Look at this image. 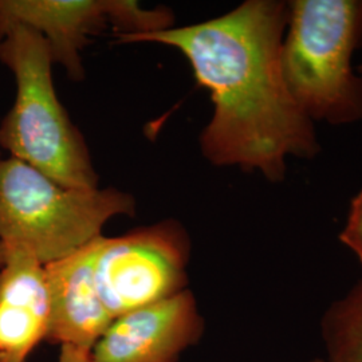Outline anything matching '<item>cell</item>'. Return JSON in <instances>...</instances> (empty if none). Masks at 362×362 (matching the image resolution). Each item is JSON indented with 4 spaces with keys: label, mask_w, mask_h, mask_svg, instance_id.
Returning <instances> with one entry per match:
<instances>
[{
    "label": "cell",
    "mask_w": 362,
    "mask_h": 362,
    "mask_svg": "<svg viewBox=\"0 0 362 362\" xmlns=\"http://www.w3.org/2000/svg\"><path fill=\"white\" fill-rule=\"evenodd\" d=\"M203 333L204 320L187 288L115 318L93 345L89 362H179Z\"/></svg>",
    "instance_id": "7"
},
{
    "label": "cell",
    "mask_w": 362,
    "mask_h": 362,
    "mask_svg": "<svg viewBox=\"0 0 362 362\" xmlns=\"http://www.w3.org/2000/svg\"><path fill=\"white\" fill-rule=\"evenodd\" d=\"M357 73H358V76L362 78V65H360L358 67H357Z\"/></svg>",
    "instance_id": "15"
},
{
    "label": "cell",
    "mask_w": 362,
    "mask_h": 362,
    "mask_svg": "<svg viewBox=\"0 0 362 362\" xmlns=\"http://www.w3.org/2000/svg\"><path fill=\"white\" fill-rule=\"evenodd\" d=\"M339 240L357 257L362 266V189L350 202L349 214L339 233Z\"/></svg>",
    "instance_id": "11"
},
{
    "label": "cell",
    "mask_w": 362,
    "mask_h": 362,
    "mask_svg": "<svg viewBox=\"0 0 362 362\" xmlns=\"http://www.w3.org/2000/svg\"><path fill=\"white\" fill-rule=\"evenodd\" d=\"M136 200L116 188H76L52 180L19 158H0V242L25 250L43 266L103 236Z\"/></svg>",
    "instance_id": "4"
},
{
    "label": "cell",
    "mask_w": 362,
    "mask_h": 362,
    "mask_svg": "<svg viewBox=\"0 0 362 362\" xmlns=\"http://www.w3.org/2000/svg\"><path fill=\"white\" fill-rule=\"evenodd\" d=\"M90 350L64 345L61 346L58 362H89Z\"/></svg>",
    "instance_id": "12"
},
{
    "label": "cell",
    "mask_w": 362,
    "mask_h": 362,
    "mask_svg": "<svg viewBox=\"0 0 362 362\" xmlns=\"http://www.w3.org/2000/svg\"><path fill=\"white\" fill-rule=\"evenodd\" d=\"M0 62L16 83L15 103L0 124V148L64 185L97 188L88 145L57 97L46 39L19 23L1 25Z\"/></svg>",
    "instance_id": "2"
},
{
    "label": "cell",
    "mask_w": 362,
    "mask_h": 362,
    "mask_svg": "<svg viewBox=\"0 0 362 362\" xmlns=\"http://www.w3.org/2000/svg\"><path fill=\"white\" fill-rule=\"evenodd\" d=\"M4 260H6V248L3 246V243L0 242V269L4 264Z\"/></svg>",
    "instance_id": "13"
},
{
    "label": "cell",
    "mask_w": 362,
    "mask_h": 362,
    "mask_svg": "<svg viewBox=\"0 0 362 362\" xmlns=\"http://www.w3.org/2000/svg\"><path fill=\"white\" fill-rule=\"evenodd\" d=\"M98 239L45 266L52 308L46 341L52 344L91 349L113 321L94 276Z\"/></svg>",
    "instance_id": "8"
},
{
    "label": "cell",
    "mask_w": 362,
    "mask_h": 362,
    "mask_svg": "<svg viewBox=\"0 0 362 362\" xmlns=\"http://www.w3.org/2000/svg\"><path fill=\"white\" fill-rule=\"evenodd\" d=\"M320 326L326 358L362 362V281L326 309Z\"/></svg>",
    "instance_id": "10"
},
{
    "label": "cell",
    "mask_w": 362,
    "mask_h": 362,
    "mask_svg": "<svg viewBox=\"0 0 362 362\" xmlns=\"http://www.w3.org/2000/svg\"><path fill=\"white\" fill-rule=\"evenodd\" d=\"M191 240L176 220L107 238L100 236L94 276L113 320L188 288Z\"/></svg>",
    "instance_id": "5"
},
{
    "label": "cell",
    "mask_w": 362,
    "mask_h": 362,
    "mask_svg": "<svg viewBox=\"0 0 362 362\" xmlns=\"http://www.w3.org/2000/svg\"><path fill=\"white\" fill-rule=\"evenodd\" d=\"M165 7L144 8L134 0H0V26L19 23L46 39L52 62L65 67L74 81L83 78L81 52L106 28L115 38L149 34L173 27Z\"/></svg>",
    "instance_id": "6"
},
{
    "label": "cell",
    "mask_w": 362,
    "mask_h": 362,
    "mask_svg": "<svg viewBox=\"0 0 362 362\" xmlns=\"http://www.w3.org/2000/svg\"><path fill=\"white\" fill-rule=\"evenodd\" d=\"M287 19V1L246 0L206 22L116 40L179 50L214 104L200 134L203 156L215 167L259 172L279 182L288 157L310 160L321 151L314 122L290 95L282 73Z\"/></svg>",
    "instance_id": "1"
},
{
    "label": "cell",
    "mask_w": 362,
    "mask_h": 362,
    "mask_svg": "<svg viewBox=\"0 0 362 362\" xmlns=\"http://www.w3.org/2000/svg\"><path fill=\"white\" fill-rule=\"evenodd\" d=\"M6 248L0 269V362H26L50 330L45 266L25 250Z\"/></svg>",
    "instance_id": "9"
},
{
    "label": "cell",
    "mask_w": 362,
    "mask_h": 362,
    "mask_svg": "<svg viewBox=\"0 0 362 362\" xmlns=\"http://www.w3.org/2000/svg\"><path fill=\"white\" fill-rule=\"evenodd\" d=\"M282 43L286 86L302 113L330 125L362 121V0H293Z\"/></svg>",
    "instance_id": "3"
},
{
    "label": "cell",
    "mask_w": 362,
    "mask_h": 362,
    "mask_svg": "<svg viewBox=\"0 0 362 362\" xmlns=\"http://www.w3.org/2000/svg\"><path fill=\"white\" fill-rule=\"evenodd\" d=\"M305 362H336V361H332V360H329V358H313V360H309V361H305Z\"/></svg>",
    "instance_id": "14"
}]
</instances>
